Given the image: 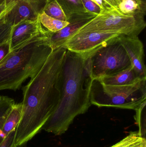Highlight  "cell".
Returning <instances> with one entry per match:
<instances>
[{"mask_svg":"<svg viewBox=\"0 0 146 147\" xmlns=\"http://www.w3.org/2000/svg\"><path fill=\"white\" fill-rule=\"evenodd\" d=\"M38 18L35 20H25L13 26L10 38L11 51L25 45L37 35L44 32Z\"/></svg>","mask_w":146,"mask_h":147,"instance_id":"cell-9","label":"cell"},{"mask_svg":"<svg viewBox=\"0 0 146 147\" xmlns=\"http://www.w3.org/2000/svg\"><path fill=\"white\" fill-rule=\"evenodd\" d=\"M12 27L5 16L0 20V45L10 41Z\"/></svg>","mask_w":146,"mask_h":147,"instance_id":"cell-19","label":"cell"},{"mask_svg":"<svg viewBox=\"0 0 146 147\" xmlns=\"http://www.w3.org/2000/svg\"><path fill=\"white\" fill-rule=\"evenodd\" d=\"M67 16L68 20L73 15L86 12L81 0H56Z\"/></svg>","mask_w":146,"mask_h":147,"instance_id":"cell-15","label":"cell"},{"mask_svg":"<svg viewBox=\"0 0 146 147\" xmlns=\"http://www.w3.org/2000/svg\"><path fill=\"white\" fill-rule=\"evenodd\" d=\"M119 39L127 54L131 65L141 79H146L144 62V45L138 37H129L121 34Z\"/></svg>","mask_w":146,"mask_h":147,"instance_id":"cell-10","label":"cell"},{"mask_svg":"<svg viewBox=\"0 0 146 147\" xmlns=\"http://www.w3.org/2000/svg\"><path fill=\"white\" fill-rule=\"evenodd\" d=\"M22 112L21 102L15 103L0 129V142L9 133L16 128L21 119Z\"/></svg>","mask_w":146,"mask_h":147,"instance_id":"cell-13","label":"cell"},{"mask_svg":"<svg viewBox=\"0 0 146 147\" xmlns=\"http://www.w3.org/2000/svg\"><path fill=\"white\" fill-rule=\"evenodd\" d=\"M91 105L136 110L146 102V79L133 84L106 85L93 80L90 93Z\"/></svg>","mask_w":146,"mask_h":147,"instance_id":"cell-4","label":"cell"},{"mask_svg":"<svg viewBox=\"0 0 146 147\" xmlns=\"http://www.w3.org/2000/svg\"><path fill=\"white\" fill-rule=\"evenodd\" d=\"M117 9L125 15L145 17L146 4H141L135 0H122Z\"/></svg>","mask_w":146,"mask_h":147,"instance_id":"cell-14","label":"cell"},{"mask_svg":"<svg viewBox=\"0 0 146 147\" xmlns=\"http://www.w3.org/2000/svg\"><path fill=\"white\" fill-rule=\"evenodd\" d=\"M49 31L11 51L0 62V91L19 90L27 79L38 73L52 51Z\"/></svg>","mask_w":146,"mask_h":147,"instance_id":"cell-3","label":"cell"},{"mask_svg":"<svg viewBox=\"0 0 146 147\" xmlns=\"http://www.w3.org/2000/svg\"><path fill=\"white\" fill-rule=\"evenodd\" d=\"M15 1L16 5L5 16L12 26L25 20H35L38 18L40 12L30 0Z\"/></svg>","mask_w":146,"mask_h":147,"instance_id":"cell-11","label":"cell"},{"mask_svg":"<svg viewBox=\"0 0 146 147\" xmlns=\"http://www.w3.org/2000/svg\"><path fill=\"white\" fill-rule=\"evenodd\" d=\"M10 50L9 41L0 45V62H1L9 53Z\"/></svg>","mask_w":146,"mask_h":147,"instance_id":"cell-23","label":"cell"},{"mask_svg":"<svg viewBox=\"0 0 146 147\" xmlns=\"http://www.w3.org/2000/svg\"><path fill=\"white\" fill-rule=\"evenodd\" d=\"M2 99V96H0V102H1V100Z\"/></svg>","mask_w":146,"mask_h":147,"instance_id":"cell-29","label":"cell"},{"mask_svg":"<svg viewBox=\"0 0 146 147\" xmlns=\"http://www.w3.org/2000/svg\"><path fill=\"white\" fill-rule=\"evenodd\" d=\"M16 129L9 133L0 142V147H17L15 143Z\"/></svg>","mask_w":146,"mask_h":147,"instance_id":"cell-21","label":"cell"},{"mask_svg":"<svg viewBox=\"0 0 146 147\" xmlns=\"http://www.w3.org/2000/svg\"><path fill=\"white\" fill-rule=\"evenodd\" d=\"M89 12L73 15L69 18V24L58 32H49V44L52 50L63 47L67 40L81 28L97 16Z\"/></svg>","mask_w":146,"mask_h":147,"instance_id":"cell-8","label":"cell"},{"mask_svg":"<svg viewBox=\"0 0 146 147\" xmlns=\"http://www.w3.org/2000/svg\"><path fill=\"white\" fill-rule=\"evenodd\" d=\"M141 4H146V0H135Z\"/></svg>","mask_w":146,"mask_h":147,"instance_id":"cell-27","label":"cell"},{"mask_svg":"<svg viewBox=\"0 0 146 147\" xmlns=\"http://www.w3.org/2000/svg\"><path fill=\"white\" fill-rule=\"evenodd\" d=\"M30 1L33 5L39 10L40 13L47 0H30Z\"/></svg>","mask_w":146,"mask_h":147,"instance_id":"cell-25","label":"cell"},{"mask_svg":"<svg viewBox=\"0 0 146 147\" xmlns=\"http://www.w3.org/2000/svg\"><path fill=\"white\" fill-rule=\"evenodd\" d=\"M104 1L111 7L117 9L118 5L120 4L122 0H104Z\"/></svg>","mask_w":146,"mask_h":147,"instance_id":"cell-26","label":"cell"},{"mask_svg":"<svg viewBox=\"0 0 146 147\" xmlns=\"http://www.w3.org/2000/svg\"><path fill=\"white\" fill-rule=\"evenodd\" d=\"M6 0H0V5L6 2Z\"/></svg>","mask_w":146,"mask_h":147,"instance_id":"cell-28","label":"cell"},{"mask_svg":"<svg viewBox=\"0 0 146 147\" xmlns=\"http://www.w3.org/2000/svg\"><path fill=\"white\" fill-rule=\"evenodd\" d=\"M119 37L88 58L90 72L93 79L115 74L131 66L130 59Z\"/></svg>","mask_w":146,"mask_h":147,"instance_id":"cell-6","label":"cell"},{"mask_svg":"<svg viewBox=\"0 0 146 147\" xmlns=\"http://www.w3.org/2000/svg\"><path fill=\"white\" fill-rule=\"evenodd\" d=\"M93 79L88 58L67 50L62 74L59 103L42 130L55 135L64 134L74 118L87 111Z\"/></svg>","mask_w":146,"mask_h":147,"instance_id":"cell-2","label":"cell"},{"mask_svg":"<svg viewBox=\"0 0 146 147\" xmlns=\"http://www.w3.org/2000/svg\"><path fill=\"white\" fill-rule=\"evenodd\" d=\"M41 12L59 20L67 21V16L56 0H47Z\"/></svg>","mask_w":146,"mask_h":147,"instance_id":"cell-17","label":"cell"},{"mask_svg":"<svg viewBox=\"0 0 146 147\" xmlns=\"http://www.w3.org/2000/svg\"><path fill=\"white\" fill-rule=\"evenodd\" d=\"M106 85L124 86L133 84L141 79L132 65L127 69L109 76L97 79Z\"/></svg>","mask_w":146,"mask_h":147,"instance_id":"cell-12","label":"cell"},{"mask_svg":"<svg viewBox=\"0 0 146 147\" xmlns=\"http://www.w3.org/2000/svg\"><path fill=\"white\" fill-rule=\"evenodd\" d=\"M91 1H93L94 2H95V0H91Z\"/></svg>","mask_w":146,"mask_h":147,"instance_id":"cell-30","label":"cell"},{"mask_svg":"<svg viewBox=\"0 0 146 147\" xmlns=\"http://www.w3.org/2000/svg\"><path fill=\"white\" fill-rule=\"evenodd\" d=\"M39 19L42 26L50 32H58L69 24V22L59 20L48 16L43 12L39 13Z\"/></svg>","mask_w":146,"mask_h":147,"instance_id":"cell-16","label":"cell"},{"mask_svg":"<svg viewBox=\"0 0 146 147\" xmlns=\"http://www.w3.org/2000/svg\"><path fill=\"white\" fill-rule=\"evenodd\" d=\"M120 35V34L106 32H76L67 40L63 47L69 51L88 58L93 53Z\"/></svg>","mask_w":146,"mask_h":147,"instance_id":"cell-7","label":"cell"},{"mask_svg":"<svg viewBox=\"0 0 146 147\" xmlns=\"http://www.w3.org/2000/svg\"><path fill=\"white\" fill-rule=\"evenodd\" d=\"M81 1L87 11L97 16L102 12L101 8L96 3L91 0H81Z\"/></svg>","mask_w":146,"mask_h":147,"instance_id":"cell-20","label":"cell"},{"mask_svg":"<svg viewBox=\"0 0 146 147\" xmlns=\"http://www.w3.org/2000/svg\"><path fill=\"white\" fill-rule=\"evenodd\" d=\"M15 0H6V2L0 5V20L5 16L16 5Z\"/></svg>","mask_w":146,"mask_h":147,"instance_id":"cell-22","label":"cell"},{"mask_svg":"<svg viewBox=\"0 0 146 147\" xmlns=\"http://www.w3.org/2000/svg\"><path fill=\"white\" fill-rule=\"evenodd\" d=\"M146 26L144 16L125 15L116 9L112 8L102 12L76 32H106L138 37Z\"/></svg>","mask_w":146,"mask_h":147,"instance_id":"cell-5","label":"cell"},{"mask_svg":"<svg viewBox=\"0 0 146 147\" xmlns=\"http://www.w3.org/2000/svg\"><path fill=\"white\" fill-rule=\"evenodd\" d=\"M67 49L53 50L46 62L22 88V116L16 128V147L25 146L42 129L60 101Z\"/></svg>","mask_w":146,"mask_h":147,"instance_id":"cell-1","label":"cell"},{"mask_svg":"<svg viewBox=\"0 0 146 147\" xmlns=\"http://www.w3.org/2000/svg\"><path fill=\"white\" fill-rule=\"evenodd\" d=\"M14 103L13 98L7 96H2L1 100L0 102V129Z\"/></svg>","mask_w":146,"mask_h":147,"instance_id":"cell-18","label":"cell"},{"mask_svg":"<svg viewBox=\"0 0 146 147\" xmlns=\"http://www.w3.org/2000/svg\"><path fill=\"white\" fill-rule=\"evenodd\" d=\"M111 147H134L131 141L125 137L123 140Z\"/></svg>","mask_w":146,"mask_h":147,"instance_id":"cell-24","label":"cell"}]
</instances>
